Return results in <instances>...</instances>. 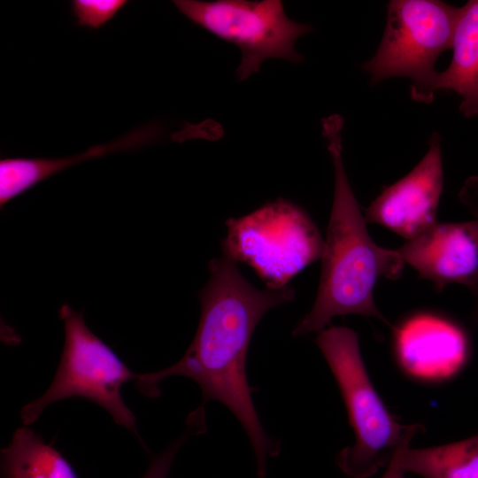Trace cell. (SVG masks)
Wrapping results in <instances>:
<instances>
[{
	"instance_id": "cell-1",
	"label": "cell",
	"mask_w": 478,
	"mask_h": 478,
	"mask_svg": "<svg viewBox=\"0 0 478 478\" xmlns=\"http://www.w3.org/2000/svg\"><path fill=\"white\" fill-rule=\"evenodd\" d=\"M210 278L198 294L200 320L183 357L173 366L137 374L136 388L144 396L160 395L159 383L171 376H185L198 384L202 405H224L243 428L252 447L257 475L265 478L270 458L279 455L281 442L264 429L252 398L246 372L247 352L254 330L272 308L294 299V289H258L226 256L209 263Z\"/></svg>"
},
{
	"instance_id": "cell-2",
	"label": "cell",
	"mask_w": 478,
	"mask_h": 478,
	"mask_svg": "<svg viewBox=\"0 0 478 478\" xmlns=\"http://www.w3.org/2000/svg\"><path fill=\"white\" fill-rule=\"evenodd\" d=\"M321 126L334 166V199L316 299L297 323L293 336L319 333L334 317L347 314L375 317L388 324L374 304V289L382 276L399 278L405 264L397 250L382 248L367 232L343 162V118L330 115Z\"/></svg>"
},
{
	"instance_id": "cell-3",
	"label": "cell",
	"mask_w": 478,
	"mask_h": 478,
	"mask_svg": "<svg viewBox=\"0 0 478 478\" xmlns=\"http://www.w3.org/2000/svg\"><path fill=\"white\" fill-rule=\"evenodd\" d=\"M315 343L335 378L355 434L353 445L343 448L335 462L351 478L370 477L423 428L402 425L389 413L368 376L353 330L330 326L318 333Z\"/></svg>"
},
{
	"instance_id": "cell-4",
	"label": "cell",
	"mask_w": 478,
	"mask_h": 478,
	"mask_svg": "<svg viewBox=\"0 0 478 478\" xmlns=\"http://www.w3.org/2000/svg\"><path fill=\"white\" fill-rule=\"evenodd\" d=\"M460 8L438 0H392L381 43L362 65L372 84L394 77L411 81L413 100L431 103L436 90L438 57L451 49Z\"/></svg>"
},
{
	"instance_id": "cell-5",
	"label": "cell",
	"mask_w": 478,
	"mask_h": 478,
	"mask_svg": "<svg viewBox=\"0 0 478 478\" xmlns=\"http://www.w3.org/2000/svg\"><path fill=\"white\" fill-rule=\"evenodd\" d=\"M59 317L65 344L58 370L48 389L21 409L23 424H33L53 403L82 397L103 407L116 424L139 436L135 416L121 396V387L137 374L88 328L82 313L64 305Z\"/></svg>"
},
{
	"instance_id": "cell-6",
	"label": "cell",
	"mask_w": 478,
	"mask_h": 478,
	"mask_svg": "<svg viewBox=\"0 0 478 478\" xmlns=\"http://www.w3.org/2000/svg\"><path fill=\"white\" fill-rule=\"evenodd\" d=\"M223 256L251 266L266 289H281L322 256L324 240L300 206L283 198L229 219Z\"/></svg>"
},
{
	"instance_id": "cell-7",
	"label": "cell",
	"mask_w": 478,
	"mask_h": 478,
	"mask_svg": "<svg viewBox=\"0 0 478 478\" xmlns=\"http://www.w3.org/2000/svg\"><path fill=\"white\" fill-rule=\"evenodd\" d=\"M173 4L192 23L239 48L242 58L235 71L239 81L258 72L269 58L303 61L296 42L313 31L312 26L290 19L280 0H175Z\"/></svg>"
},
{
	"instance_id": "cell-8",
	"label": "cell",
	"mask_w": 478,
	"mask_h": 478,
	"mask_svg": "<svg viewBox=\"0 0 478 478\" xmlns=\"http://www.w3.org/2000/svg\"><path fill=\"white\" fill-rule=\"evenodd\" d=\"M440 136L434 133L428 150L405 177L386 188L366 211V221L386 227L411 240L436 223L443 186Z\"/></svg>"
},
{
	"instance_id": "cell-9",
	"label": "cell",
	"mask_w": 478,
	"mask_h": 478,
	"mask_svg": "<svg viewBox=\"0 0 478 478\" xmlns=\"http://www.w3.org/2000/svg\"><path fill=\"white\" fill-rule=\"evenodd\" d=\"M397 250L405 263L438 290L451 283L478 287V219L436 222Z\"/></svg>"
},
{
	"instance_id": "cell-10",
	"label": "cell",
	"mask_w": 478,
	"mask_h": 478,
	"mask_svg": "<svg viewBox=\"0 0 478 478\" xmlns=\"http://www.w3.org/2000/svg\"><path fill=\"white\" fill-rule=\"evenodd\" d=\"M396 358L411 376L443 380L455 374L468 352L465 333L453 322L430 313H419L394 332Z\"/></svg>"
},
{
	"instance_id": "cell-11",
	"label": "cell",
	"mask_w": 478,
	"mask_h": 478,
	"mask_svg": "<svg viewBox=\"0 0 478 478\" xmlns=\"http://www.w3.org/2000/svg\"><path fill=\"white\" fill-rule=\"evenodd\" d=\"M158 127L149 126L114 142L96 145L79 155L65 158H6L0 160V205L28 190L65 168L112 151L126 150L157 140Z\"/></svg>"
},
{
	"instance_id": "cell-12",
	"label": "cell",
	"mask_w": 478,
	"mask_h": 478,
	"mask_svg": "<svg viewBox=\"0 0 478 478\" xmlns=\"http://www.w3.org/2000/svg\"><path fill=\"white\" fill-rule=\"evenodd\" d=\"M449 66L439 73L436 90H452L461 96L460 112L478 117V0L460 7Z\"/></svg>"
},
{
	"instance_id": "cell-13",
	"label": "cell",
	"mask_w": 478,
	"mask_h": 478,
	"mask_svg": "<svg viewBox=\"0 0 478 478\" xmlns=\"http://www.w3.org/2000/svg\"><path fill=\"white\" fill-rule=\"evenodd\" d=\"M2 478H78L69 462L28 427L1 451Z\"/></svg>"
},
{
	"instance_id": "cell-14",
	"label": "cell",
	"mask_w": 478,
	"mask_h": 478,
	"mask_svg": "<svg viewBox=\"0 0 478 478\" xmlns=\"http://www.w3.org/2000/svg\"><path fill=\"white\" fill-rule=\"evenodd\" d=\"M400 465L405 473L423 478H478V435L459 442L400 451Z\"/></svg>"
},
{
	"instance_id": "cell-15",
	"label": "cell",
	"mask_w": 478,
	"mask_h": 478,
	"mask_svg": "<svg viewBox=\"0 0 478 478\" xmlns=\"http://www.w3.org/2000/svg\"><path fill=\"white\" fill-rule=\"evenodd\" d=\"M204 429V412L197 410L193 412L188 419V428L185 432L153 458L143 478H168L172 464L182 444L191 435L201 434Z\"/></svg>"
},
{
	"instance_id": "cell-16",
	"label": "cell",
	"mask_w": 478,
	"mask_h": 478,
	"mask_svg": "<svg viewBox=\"0 0 478 478\" xmlns=\"http://www.w3.org/2000/svg\"><path fill=\"white\" fill-rule=\"evenodd\" d=\"M71 3L77 24L97 29L111 20L127 4V1L73 0Z\"/></svg>"
},
{
	"instance_id": "cell-17",
	"label": "cell",
	"mask_w": 478,
	"mask_h": 478,
	"mask_svg": "<svg viewBox=\"0 0 478 478\" xmlns=\"http://www.w3.org/2000/svg\"><path fill=\"white\" fill-rule=\"evenodd\" d=\"M459 198L478 219V176H472L466 181L459 192ZM476 294L477 303L474 314L475 319L478 318V287Z\"/></svg>"
},
{
	"instance_id": "cell-18",
	"label": "cell",
	"mask_w": 478,
	"mask_h": 478,
	"mask_svg": "<svg viewBox=\"0 0 478 478\" xmlns=\"http://www.w3.org/2000/svg\"><path fill=\"white\" fill-rule=\"evenodd\" d=\"M406 445L400 447L395 451L382 478H405V472L400 465V451Z\"/></svg>"
}]
</instances>
